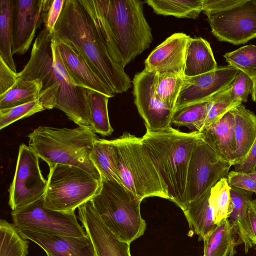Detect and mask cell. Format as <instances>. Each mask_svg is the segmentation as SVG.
<instances>
[{"label": "cell", "instance_id": "cell-23", "mask_svg": "<svg viewBox=\"0 0 256 256\" xmlns=\"http://www.w3.org/2000/svg\"><path fill=\"white\" fill-rule=\"evenodd\" d=\"M210 188L188 203L182 210L190 228L202 240L217 226L214 222V211L210 202Z\"/></svg>", "mask_w": 256, "mask_h": 256}, {"label": "cell", "instance_id": "cell-13", "mask_svg": "<svg viewBox=\"0 0 256 256\" xmlns=\"http://www.w3.org/2000/svg\"><path fill=\"white\" fill-rule=\"evenodd\" d=\"M156 73L144 68L135 74L132 81L134 103L144 120L146 130L160 132L171 127L174 110L156 94Z\"/></svg>", "mask_w": 256, "mask_h": 256}, {"label": "cell", "instance_id": "cell-29", "mask_svg": "<svg viewBox=\"0 0 256 256\" xmlns=\"http://www.w3.org/2000/svg\"><path fill=\"white\" fill-rule=\"evenodd\" d=\"M12 0H0V57L15 72L12 50Z\"/></svg>", "mask_w": 256, "mask_h": 256}, {"label": "cell", "instance_id": "cell-31", "mask_svg": "<svg viewBox=\"0 0 256 256\" xmlns=\"http://www.w3.org/2000/svg\"><path fill=\"white\" fill-rule=\"evenodd\" d=\"M209 100L189 104L176 110L172 124L200 132L204 124Z\"/></svg>", "mask_w": 256, "mask_h": 256}, {"label": "cell", "instance_id": "cell-35", "mask_svg": "<svg viewBox=\"0 0 256 256\" xmlns=\"http://www.w3.org/2000/svg\"><path fill=\"white\" fill-rule=\"evenodd\" d=\"M239 104L232 95L230 86L214 96L208 101L206 117L202 130L219 120L226 113Z\"/></svg>", "mask_w": 256, "mask_h": 256}, {"label": "cell", "instance_id": "cell-16", "mask_svg": "<svg viewBox=\"0 0 256 256\" xmlns=\"http://www.w3.org/2000/svg\"><path fill=\"white\" fill-rule=\"evenodd\" d=\"M78 208V219L92 242L96 256H131L130 244L119 240L108 228L90 200Z\"/></svg>", "mask_w": 256, "mask_h": 256}, {"label": "cell", "instance_id": "cell-17", "mask_svg": "<svg viewBox=\"0 0 256 256\" xmlns=\"http://www.w3.org/2000/svg\"><path fill=\"white\" fill-rule=\"evenodd\" d=\"M190 38L182 32L174 33L168 37L146 59L144 68L156 73L184 76L186 48Z\"/></svg>", "mask_w": 256, "mask_h": 256}, {"label": "cell", "instance_id": "cell-25", "mask_svg": "<svg viewBox=\"0 0 256 256\" xmlns=\"http://www.w3.org/2000/svg\"><path fill=\"white\" fill-rule=\"evenodd\" d=\"M90 158L101 177L122 184L112 140H96Z\"/></svg>", "mask_w": 256, "mask_h": 256}, {"label": "cell", "instance_id": "cell-34", "mask_svg": "<svg viewBox=\"0 0 256 256\" xmlns=\"http://www.w3.org/2000/svg\"><path fill=\"white\" fill-rule=\"evenodd\" d=\"M224 56L228 65L244 72L252 79L256 75V46H242L226 53Z\"/></svg>", "mask_w": 256, "mask_h": 256}, {"label": "cell", "instance_id": "cell-5", "mask_svg": "<svg viewBox=\"0 0 256 256\" xmlns=\"http://www.w3.org/2000/svg\"><path fill=\"white\" fill-rule=\"evenodd\" d=\"M28 146L50 168L60 164L74 166L101 181V176L90 159L94 142L98 137L92 130L40 126L28 136Z\"/></svg>", "mask_w": 256, "mask_h": 256}, {"label": "cell", "instance_id": "cell-8", "mask_svg": "<svg viewBox=\"0 0 256 256\" xmlns=\"http://www.w3.org/2000/svg\"><path fill=\"white\" fill-rule=\"evenodd\" d=\"M48 178L44 206L56 211H75L90 200L101 187V181L74 166L56 164L50 168Z\"/></svg>", "mask_w": 256, "mask_h": 256}, {"label": "cell", "instance_id": "cell-27", "mask_svg": "<svg viewBox=\"0 0 256 256\" xmlns=\"http://www.w3.org/2000/svg\"><path fill=\"white\" fill-rule=\"evenodd\" d=\"M158 14L196 19L203 11L202 0H148L145 1Z\"/></svg>", "mask_w": 256, "mask_h": 256}, {"label": "cell", "instance_id": "cell-19", "mask_svg": "<svg viewBox=\"0 0 256 256\" xmlns=\"http://www.w3.org/2000/svg\"><path fill=\"white\" fill-rule=\"evenodd\" d=\"M56 41L62 62L75 86L99 92L110 98L115 96L75 50L64 42Z\"/></svg>", "mask_w": 256, "mask_h": 256}, {"label": "cell", "instance_id": "cell-24", "mask_svg": "<svg viewBox=\"0 0 256 256\" xmlns=\"http://www.w3.org/2000/svg\"><path fill=\"white\" fill-rule=\"evenodd\" d=\"M228 218L222 220L204 240L203 256H234L235 247L241 244Z\"/></svg>", "mask_w": 256, "mask_h": 256}, {"label": "cell", "instance_id": "cell-32", "mask_svg": "<svg viewBox=\"0 0 256 256\" xmlns=\"http://www.w3.org/2000/svg\"><path fill=\"white\" fill-rule=\"evenodd\" d=\"M230 190L227 178H221L210 188V202L213 209L216 224L224 219L228 218L232 212Z\"/></svg>", "mask_w": 256, "mask_h": 256}, {"label": "cell", "instance_id": "cell-44", "mask_svg": "<svg viewBox=\"0 0 256 256\" xmlns=\"http://www.w3.org/2000/svg\"><path fill=\"white\" fill-rule=\"evenodd\" d=\"M254 81V89L252 94V100L256 102V75L253 78Z\"/></svg>", "mask_w": 256, "mask_h": 256}, {"label": "cell", "instance_id": "cell-33", "mask_svg": "<svg viewBox=\"0 0 256 256\" xmlns=\"http://www.w3.org/2000/svg\"><path fill=\"white\" fill-rule=\"evenodd\" d=\"M184 78V76L171 73H156V94L161 100L174 111Z\"/></svg>", "mask_w": 256, "mask_h": 256}, {"label": "cell", "instance_id": "cell-45", "mask_svg": "<svg viewBox=\"0 0 256 256\" xmlns=\"http://www.w3.org/2000/svg\"><path fill=\"white\" fill-rule=\"evenodd\" d=\"M256 182V170L249 172H247Z\"/></svg>", "mask_w": 256, "mask_h": 256}, {"label": "cell", "instance_id": "cell-46", "mask_svg": "<svg viewBox=\"0 0 256 256\" xmlns=\"http://www.w3.org/2000/svg\"><path fill=\"white\" fill-rule=\"evenodd\" d=\"M252 202H253L254 205V208L256 210V198L252 200Z\"/></svg>", "mask_w": 256, "mask_h": 256}, {"label": "cell", "instance_id": "cell-3", "mask_svg": "<svg viewBox=\"0 0 256 256\" xmlns=\"http://www.w3.org/2000/svg\"><path fill=\"white\" fill-rule=\"evenodd\" d=\"M53 34L70 46L100 80L116 94L132 86L124 68L110 56L94 20L80 0H65Z\"/></svg>", "mask_w": 256, "mask_h": 256}, {"label": "cell", "instance_id": "cell-7", "mask_svg": "<svg viewBox=\"0 0 256 256\" xmlns=\"http://www.w3.org/2000/svg\"><path fill=\"white\" fill-rule=\"evenodd\" d=\"M101 178L100 189L90 200L108 228L119 240L130 244L146 230L140 211L142 200L122 184Z\"/></svg>", "mask_w": 256, "mask_h": 256}, {"label": "cell", "instance_id": "cell-41", "mask_svg": "<svg viewBox=\"0 0 256 256\" xmlns=\"http://www.w3.org/2000/svg\"><path fill=\"white\" fill-rule=\"evenodd\" d=\"M244 0H202L203 12H216L228 9L242 3Z\"/></svg>", "mask_w": 256, "mask_h": 256}, {"label": "cell", "instance_id": "cell-30", "mask_svg": "<svg viewBox=\"0 0 256 256\" xmlns=\"http://www.w3.org/2000/svg\"><path fill=\"white\" fill-rule=\"evenodd\" d=\"M14 224L0 220V256H26L28 242Z\"/></svg>", "mask_w": 256, "mask_h": 256}, {"label": "cell", "instance_id": "cell-37", "mask_svg": "<svg viewBox=\"0 0 256 256\" xmlns=\"http://www.w3.org/2000/svg\"><path fill=\"white\" fill-rule=\"evenodd\" d=\"M253 89V79L238 70L230 86V92L236 102L238 104L246 102L248 96L252 94Z\"/></svg>", "mask_w": 256, "mask_h": 256}, {"label": "cell", "instance_id": "cell-39", "mask_svg": "<svg viewBox=\"0 0 256 256\" xmlns=\"http://www.w3.org/2000/svg\"><path fill=\"white\" fill-rule=\"evenodd\" d=\"M17 79L18 73L14 72L0 57V95L10 88Z\"/></svg>", "mask_w": 256, "mask_h": 256}, {"label": "cell", "instance_id": "cell-40", "mask_svg": "<svg viewBox=\"0 0 256 256\" xmlns=\"http://www.w3.org/2000/svg\"><path fill=\"white\" fill-rule=\"evenodd\" d=\"M64 2L65 0H51L50 6L46 14L44 24L52 32H54Z\"/></svg>", "mask_w": 256, "mask_h": 256}, {"label": "cell", "instance_id": "cell-1", "mask_svg": "<svg viewBox=\"0 0 256 256\" xmlns=\"http://www.w3.org/2000/svg\"><path fill=\"white\" fill-rule=\"evenodd\" d=\"M36 79L42 84L38 100L46 110L58 108L78 126L92 130L87 89L74 84L53 32L44 26L36 38L28 61L18 73L17 80Z\"/></svg>", "mask_w": 256, "mask_h": 256}, {"label": "cell", "instance_id": "cell-2", "mask_svg": "<svg viewBox=\"0 0 256 256\" xmlns=\"http://www.w3.org/2000/svg\"><path fill=\"white\" fill-rule=\"evenodd\" d=\"M91 15L113 59L124 68L148 48L150 26L138 0H80Z\"/></svg>", "mask_w": 256, "mask_h": 256}, {"label": "cell", "instance_id": "cell-42", "mask_svg": "<svg viewBox=\"0 0 256 256\" xmlns=\"http://www.w3.org/2000/svg\"><path fill=\"white\" fill-rule=\"evenodd\" d=\"M234 170L242 172H249L256 170V138L247 156L239 164L234 166Z\"/></svg>", "mask_w": 256, "mask_h": 256}, {"label": "cell", "instance_id": "cell-36", "mask_svg": "<svg viewBox=\"0 0 256 256\" xmlns=\"http://www.w3.org/2000/svg\"><path fill=\"white\" fill-rule=\"evenodd\" d=\"M44 110L46 109L38 100L13 108L0 109V129Z\"/></svg>", "mask_w": 256, "mask_h": 256}, {"label": "cell", "instance_id": "cell-26", "mask_svg": "<svg viewBox=\"0 0 256 256\" xmlns=\"http://www.w3.org/2000/svg\"><path fill=\"white\" fill-rule=\"evenodd\" d=\"M90 122L92 130L103 136L112 134L114 130L108 117V104L110 98L92 90L87 89Z\"/></svg>", "mask_w": 256, "mask_h": 256}, {"label": "cell", "instance_id": "cell-11", "mask_svg": "<svg viewBox=\"0 0 256 256\" xmlns=\"http://www.w3.org/2000/svg\"><path fill=\"white\" fill-rule=\"evenodd\" d=\"M38 159L28 146L20 145L14 177L8 190V204L12 211L23 208L44 196L48 182L42 174Z\"/></svg>", "mask_w": 256, "mask_h": 256}, {"label": "cell", "instance_id": "cell-28", "mask_svg": "<svg viewBox=\"0 0 256 256\" xmlns=\"http://www.w3.org/2000/svg\"><path fill=\"white\" fill-rule=\"evenodd\" d=\"M42 88L38 80H17L8 91L0 95V109L13 108L38 100Z\"/></svg>", "mask_w": 256, "mask_h": 256}, {"label": "cell", "instance_id": "cell-43", "mask_svg": "<svg viewBox=\"0 0 256 256\" xmlns=\"http://www.w3.org/2000/svg\"><path fill=\"white\" fill-rule=\"evenodd\" d=\"M247 215L250 230L252 242L256 250V210L252 200L248 202Z\"/></svg>", "mask_w": 256, "mask_h": 256}, {"label": "cell", "instance_id": "cell-15", "mask_svg": "<svg viewBox=\"0 0 256 256\" xmlns=\"http://www.w3.org/2000/svg\"><path fill=\"white\" fill-rule=\"evenodd\" d=\"M238 71L236 68L228 65L202 74L184 76L175 110L189 104L210 100L230 86Z\"/></svg>", "mask_w": 256, "mask_h": 256}, {"label": "cell", "instance_id": "cell-10", "mask_svg": "<svg viewBox=\"0 0 256 256\" xmlns=\"http://www.w3.org/2000/svg\"><path fill=\"white\" fill-rule=\"evenodd\" d=\"M231 166L230 162L221 158L200 136L188 163L184 192L185 207L221 178H226Z\"/></svg>", "mask_w": 256, "mask_h": 256}, {"label": "cell", "instance_id": "cell-22", "mask_svg": "<svg viewBox=\"0 0 256 256\" xmlns=\"http://www.w3.org/2000/svg\"><path fill=\"white\" fill-rule=\"evenodd\" d=\"M218 68L210 43L202 38L189 40L186 48L184 76L192 77Z\"/></svg>", "mask_w": 256, "mask_h": 256}, {"label": "cell", "instance_id": "cell-38", "mask_svg": "<svg viewBox=\"0 0 256 256\" xmlns=\"http://www.w3.org/2000/svg\"><path fill=\"white\" fill-rule=\"evenodd\" d=\"M226 178L230 186L256 192V182L248 173L232 170Z\"/></svg>", "mask_w": 256, "mask_h": 256}, {"label": "cell", "instance_id": "cell-18", "mask_svg": "<svg viewBox=\"0 0 256 256\" xmlns=\"http://www.w3.org/2000/svg\"><path fill=\"white\" fill-rule=\"evenodd\" d=\"M18 230L24 238L42 248L48 256H96L92 242L88 235L71 236Z\"/></svg>", "mask_w": 256, "mask_h": 256}, {"label": "cell", "instance_id": "cell-12", "mask_svg": "<svg viewBox=\"0 0 256 256\" xmlns=\"http://www.w3.org/2000/svg\"><path fill=\"white\" fill-rule=\"evenodd\" d=\"M212 34L220 41L235 45L256 38V4L244 0L226 10L204 13Z\"/></svg>", "mask_w": 256, "mask_h": 256}, {"label": "cell", "instance_id": "cell-21", "mask_svg": "<svg viewBox=\"0 0 256 256\" xmlns=\"http://www.w3.org/2000/svg\"><path fill=\"white\" fill-rule=\"evenodd\" d=\"M230 112L234 119L236 156L234 166L242 162L251 150L256 138V116L242 103Z\"/></svg>", "mask_w": 256, "mask_h": 256}, {"label": "cell", "instance_id": "cell-9", "mask_svg": "<svg viewBox=\"0 0 256 256\" xmlns=\"http://www.w3.org/2000/svg\"><path fill=\"white\" fill-rule=\"evenodd\" d=\"M13 224L18 230L71 236L87 235L74 211L62 212L44 206V196L18 210L12 211Z\"/></svg>", "mask_w": 256, "mask_h": 256}, {"label": "cell", "instance_id": "cell-4", "mask_svg": "<svg viewBox=\"0 0 256 256\" xmlns=\"http://www.w3.org/2000/svg\"><path fill=\"white\" fill-rule=\"evenodd\" d=\"M140 138L168 187L169 200L183 210L188 163L200 132H182L171 126L160 132L146 130Z\"/></svg>", "mask_w": 256, "mask_h": 256}, {"label": "cell", "instance_id": "cell-14", "mask_svg": "<svg viewBox=\"0 0 256 256\" xmlns=\"http://www.w3.org/2000/svg\"><path fill=\"white\" fill-rule=\"evenodd\" d=\"M51 0H12V54H24L44 23Z\"/></svg>", "mask_w": 256, "mask_h": 256}, {"label": "cell", "instance_id": "cell-20", "mask_svg": "<svg viewBox=\"0 0 256 256\" xmlns=\"http://www.w3.org/2000/svg\"><path fill=\"white\" fill-rule=\"evenodd\" d=\"M202 139L208 143L223 160L232 166L236 156L234 119L232 112L200 132Z\"/></svg>", "mask_w": 256, "mask_h": 256}, {"label": "cell", "instance_id": "cell-47", "mask_svg": "<svg viewBox=\"0 0 256 256\" xmlns=\"http://www.w3.org/2000/svg\"><path fill=\"white\" fill-rule=\"evenodd\" d=\"M255 3L256 4V0H254Z\"/></svg>", "mask_w": 256, "mask_h": 256}, {"label": "cell", "instance_id": "cell-6", "mask_svg": "<svg viewBox=\"0 0 256 256\" xmlns=\"http://www.w3.org/2000/svg\"><path fill=\"white\" fill-rule=\"evenodd\" d=\"M112 142L122 184L142 200L151 196L170 200L168 187L141 138L126 132Z\"/></svg>", "mask_w": 256, "mask_h": 256}]
</instances>
